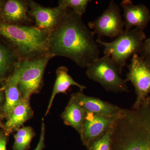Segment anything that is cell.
<instances>
[{
  "instance_id": "cell-1",
  "label": "cell",
  "mask_w": 150,
  "mask_h": 150,
  "mask_svg": "<svg viewBox=\"0 0 150 150\" xmlns=\"http://www.w3.org/2000/svg\"><path fill=\"white\" fill-rule=\"evenodd\" d=\"M81 17L68 8L58 25L50 33L48 53L66 57L79 67L87 68L99 59V44Z\"/></svg>"
},
{
  "instance_id": "cell-2",
  "label": "cell",
  "mask_w": 150,
  "mask_h": 150,
  "mask_svg": "<svg viewBox=\"0 0 150 150\" xmlns=\"http://www.w3.org/2000/svg\"><path fill=\"white\" fill-rule=\"evenodd\" d=\"M110 150H150V105L124 109L112 127Z\"/></svg>"
},
{
  "instance_id": "cell-3",
  "label": "cell",
  "mask_w": 150,
  "mask_h": 150,
  "mask_svg": "<svg viewBox=\"0 0 150 150\" xmlns=\"http://www.w3.org/2000/svg\"><path fill=\"white\" fill-rule=\"evenodd\" d=\"M49 34L35 25L0 22V35L12 44L21 60L36 59L48 54Z\"/></svg>"
},
{
  "instance_id": "cell-4",
  "label": "cell",
  "mask_w": 150,
  "mask_h": 150,
  "mask_svg": "<svg viewBox=\"0 0 150 150\" xmlns=\"http://www.w3.org/2000/svg\"><path fill=\"white\" fill-rule=\"evenodd\" d=\"M146 39L144 30L135 28L124 31L112 42H105L100 38L96 40L104 47V55L110 57L121 75L127 60L135 54H140Z\"/></svg>"
},
{
  "instance_id": "cell-5",
  "label": "cell",
  "mask_w": 150,
  "mask_h": 150,
  "mask_svg": "<svg viewBox=\"0 0 150 150\" xmlns=\"http://www.w3.org/2000/svg\"><path fill=\"white\" fill-rule=\"evenodd\" d=\"M54 58L49 53L39 58L20 60L16 67L19 88L24 99L30 100L39 93L43 86L44 72L48 62Z\"/></svg>"
},
{
  "instance_id": "cell-6",
  "label": "cell",
  "mask_w": 150,
  "mask_h": 150,
  "mask_svg": "<svg viewBox=\"0 0 150 150\" xmlns=\"http://www.w3.org/2000/svg\"><path fill=\"white\" fill-rule=\"evenodd\" d=\"M120 75L110 57L105 55L96 60L87 68L86 71L89 79L99 83L107 91L129 92L127 83Z\"/></svg>"
},
{
  "instance_id": "cell-7",
  "label": "cell",
  "mask_w": 150,
  "mask_h": 150,
  "mask_svg": "<svg viewBox=\"0 0 150 150\" xmlns=\"http://www.w3.org/2000/svg\"><path fill=\"white\" fill-rule=\"evenodd\" d=\"M128 68L129 72L125 81L126 83L131 82L134 87L137 97L132 109H137L150 93V60L135 54L131 57Z\"/></svg>"
},
{
  "instance_id": "cell-8",
  "label": "cell",
  "mask_w": 150,
  "mask_h": 150,
  "mask_svg": "<svg viewBox=\"0 0 150 150\" xmlns=\"http://www.w3.org/2000/svg\"><path fill=\"white\" fill-rule=\"evenodd\" d=\"M88 27L93 30L94 33L98 35V38L118 37L125 31L121 8L114 1H110L107 8L98 17L88 23Z\"/></svg>"
},
{
  "instance_id": "cell-9",
  "label": "cell",
  "mask_w": 150,
  "mask_h": 150,
  "mask_svg": "<svg viewBox=\"0 0 150 150\" xmlns=\"http://www.w3.org/2000/svg\"><path fill=\"white\" fill-rule=\"evenodd\" d=\"M118 116L86 112L80 135L83 144L86 147L92 142L103 136L113 126Z\"/></svg>"
},
{
  "instance_id": "cell-10",
  "label": "cell",
  "mask_w": 150,
  "mask_h": 150,
  "mask_svg": "<svg viewBox=\"0 0 150 150\" xmlns=\"http://www.w3.org/2000/svg\"><path fill=\"white\" fill-rule=\"evenodd\" d=\"M29 14L35 20V27L51 32L62 20L66 10L57 6L43 7L34 1H27Z\"/></svg>"
},
{
  "instance_id": "cell-11",
  "label": "cell",
  "mask_w": 150,
  "mask_h": 150,
  "mask_svg": "<svg viewBox=\"0 0 150 150\" xmlns=\"http://www.w3.org/2000/svg\"><path fill=\"white\" fill-rule=\"evenodd\" d=\"M123 9L125 31L137 28L144 30L150 21V11L144 4H134L130 0H123L121 3Z\"/></svg>"
},
{
  "instance_id": "cell-12",
  "label": "cell",
  "mask_w": 150,
  "mask_h": 150,
  "mask_svg": "<svg viewBox=\"0 0 150 150\" xmlns=\"http://www.w3.org/2000/svg\"><path fill=\"white\" fill-rule=\"evenodd\" d=\"M72 94L86 112L99 115L118 116L124 111V109L117 105L97 98L88 96L84 94L83 92L80 91Z\"/></svg>"
},
{
  "instance_id": "cell-13",
  "label": "cell",
  "mask_w": 150,
  "mask_h": 150,
  "mask_svg": "<svg viewBox=\"0 0 150 150\" xmlns=\"http://www.w3.org/2000/svg\"><path fill=\"white\" fill-rule=\"evenodd\" d=\"M1 12L6 23L26 25L30 22L27 1L8 0L3 5Z\"/></svg>"
},
{
  "instance_id": "cell-14",
  "label": "cell",
  "mask_w": 150,
  "mask_h": 150,
  "mask_svg": "<svg viewBox=\"0 0 150 150\" xmlns=\"http://www.w3.org/2000/svg\"><path fill=\"white\" fill-rule=\"evenodd\" d=\"M33 116V111L30 104V100L23 99L16 105L9 115L6 118L3 130L8 135L16 132L24 123Z\"/></svg>"
},
{
  "instance_id": "cell-15",
  "label": "cell",
  "mask_w": 150,
  "mask_h": 150,
  "mask_svg": "<svg viewBox=\"0 0 150 150\" xmlns=\"http://www.w3.org/2000/svg\"><path fill=\"white\" fill-rule=\"evenodd\" d=\"M5 82L3 87L5 93V103L2 114L6 118L14 107L24 99L19 88L18 73L16 68L13 74Z\"/></svg>"
},
{
  "instance_id": "cell-16",
  "label": "cell",
  "mask_w": 150,
  "mask_h": 150,
  "mask_svg": "<svg viewBox=\"0 0 150 150\" xmlns=\"http://www.w3.org/2000/svg\"><path fill=\"white\" fill-rule=\"evenodd\" d=\"M86 112L72 94L69 100L61 114V117L67 126H71L81 135Z\"/></svg>"
},
{
  "instance_id": "cell-17",
  "label": "cell",
  "mask_w": 150,
  "mask_h": 150,
  "mask_svg": "<svg viewBox=\"0 0 150 150\" xmlns=\"http://www.w3.org/2000/svg\"><path fill=\"white\" fill-rule=\"evenodd\" d=\"M68 68L62 66L58 68L56 71V78L54 83L53 91L45 113L46 116L52 107L54 98L56 95L59 93H64L67 95V92L71 86L78 87L80 91L83 92L86 87L78 83L68 73Z\"/></svg>"
},
{
  "instance_id": "cell-18",
  "label": "cell",
  "mask_w": 150,
  "mask_h": 150,
  "mask_svg": "<svg viewBox=\"0 0 150 150\" xmlns=\"http://www.w3.org/2000/svg\"><path fill=\"white\" fill-rule=\"evenodd\" d=\"M20 59L13 50L0 43V81H5L12 74Z\"/></svg>"
},
{
  "instance_id": "cell-19",
  "label": "cell",
  "mask_w": 150,
  "mask_h": 150,
  "mask_svg": "<svg viewBox=\"0 0 150 150\" xmlns=\"http://www.w3.org/2000/svg\"><path fill=\"white\" fill-rule=\"evenodd\" d=\"M35 136V132L33 128L30 126H23L14 135L13 150L29 149L31 141Z\"/></svg>"
},
{
  "instance_id": "cell-20",
  "label": "cell",
  "mask_w": 150,
  "mask_h": 150,
  "mask_svg": "<svg viewBox=\"0 0 150 150\" xmlns=\"http://www.w3.org/2000/svg\"><path fill=\"white\" fill-rule=\"evenodd\" d=\"M90 0H60L58 6L66 10L69 8L78 15L81 17L86 12Z\"/></svg>"
},
{
  "instance_id": "cell-21",
  "label": "cell",
  "mask_w": 150,
  "mask_h": 150,
  "mask_svg": "<svg viewBox=\"0 0 150 150\" xmlns=\"http://www.w3.org/2000/svg\"><path fill=\"white\" fill-rule=\"evenodd\" d=\"M113 126L103 136L92 142L86 147L87 150H110Z\"/></svg>"
},
{
  "instance_id": "cell-22",
  "label": "cell",
  "mask_w": 150,
  "mask_h": 150,
  "mask_svg": "<svg viewBox=\"0 0 150 150\" xmlns=\"http://www.w3.org/2000/svg\"><path fill=\"white\" fill-rule=\"evenodd\" d=\"M45 132L46 131H45V123H44V119L42 118L40 138H39L37 146L34 150H43L46 147L45 144Z\"/></svg>"
},
{
  "instance_id": "cell-23",
  "label": "cell",
  "mask_w": 150,
  "mask_h": 150,
  "mask_svg": "<svg viewBox=\"0 0 150 150\" xmlns=\"http://www.w3.org/2000/svg\"><path fill=\"white\" fill-rule=\"evenodd\" d=\"M139 54L142 58L150 60V37L145 40L143 48Z\"/></svg>"
},
{
  "instance_id": "cell-24",
  "label": "cell",
  "mask_w": 150,
  "mask_h": 150,
  "mask_svg": "<svg viewBox=\"0 0 150 150\" xmlns=\"http://www.w3.org/2000/svg\"><path fill=\"white\" fill-rule=\"evenodd\" d=\"M9 136L3 129H0V150H7V144Z\"/></svg>"
},
{
  "instance_id": "cell-25",
  "label": "cell",
  "mask_w": 150,
  "mask_h": 150,
  "mask_svg": "<svg viewBox=\"0 0 150 150\" xmlns=\"http://www.w3.org/2000/svg\"><path fill=\"white\" fill-rule=\"evenodd\" d=\"M5 103V93L4 89L0 88V114H2Z\"/></svg>"
},
{
  "instance_id": "cell-26",
  "label": "cell",
  "mask_w": 150,
  "mask_h": 150,
  "mask_svg": "<svg viewBox=\"0 0 150 150\" xmlns=\"http://www.w3.org/2000/svg\"><path fill=\"white\" fill-rule=\"evenodd\" d=\"M5 118L3 114H0V128L3 129H4V124L3 123V120Z\"/></svg>"
},
{
  "instance_id": "cell-27",
  "label": "cell",
  "mask_w": 150,
  "mask_h": 150,
  "mask_svg": "<svg viewBox=\"0 0 150 150\" xmlns=\"http://www.w3.org/2000/svg\"><path fill=\"white\" fill-rule=\"evenodd\" d=\"M144 103L150 105V96H149L146 98L145 102Z\"/></svg>"
},
{
  "instance_id": "cell-28",
  "label": "cell",
  "mask_w": 150,
  "mask_h": 150,
  "mask_svg": "<svg viewBox=\"0 0 150 150\" xmlns=\"http://www.w3.org/2000/svg\"><path fill=\"white\" fill-rule=\"evenodd\" d=\"M3 5V2L2 1H0V12H1V10L2 8Z\"/></svg>"
}]
</instances>
